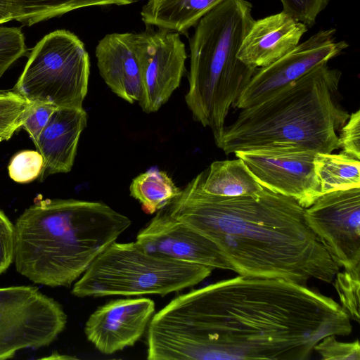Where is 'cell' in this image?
Listing matches in <instances>:
<instances>
[{"label": "cell", "mask_w": 360, "mask_h": 360, "mask_svg": "<svg viewBox=\"0 0 360 360\" xmlns=\"http://www.w3.org/2000/svg\"><path fill=\"white\" fill-rule=\"evenodd\" d=\"M200 177L202 189L217 196H255L264 188L239 158L214 161Z\"/></svg>", "instance_id": "19"}, {"label": "cell", "mask_w": 360, "mask_h": 360, "mask_svg": "<svg viewBox=\"0 0 360 360\" xmlns=\"http://www.w3.org/2000/svg\"><path fill=\"white\" fill-rule=\"evenodd\" d=\"M308 27L283 11L254 20L237 53L238 58L255 68L267 66L299 44Z\"/></svg>", "instance_id": "15"}, {"label": "cell", "mask_w": 360, "mask_h": 360, "mask_svg": "<svg viewBox=\"0 0 360 360\" xmlns=\"http://www.w3.org/2000/svg\"><path fill=\"white\" fill-rule=\"evenodd\" d=\"M131 224L101 202L39 199L14 225L15 269L34 283L70 287Z\"/></svg>", "instance_id": "3"}, {"label": "cell", "mask_w": 360, "mask_h": 360, "mask_svg": "<svg viewBox=\"0 0 360 360\" xmlns=\"http://www.w3.org/2000/svg\"><path fill=\"white\" fill-rule=\"evenodd\" d=\"M26 52L25 38L20 28L0 27V79Z\"/></svg>", "instance_id": "26"}, {"label": "cell", "mask_w": 360, "mask_h": 360, "mask_svg": "<svg viewBox=\"0 0 360 360\" xmlns=\"http://www.w3.org/2000/svg\"><path fill=\"white\" fill-rule=\"evenodd\" d=\"M176 219L213 242L239 276L306 285L333 282L340 267L309 227L295 199L267 188L255 196L205 192L198 174L166 207Z\"/></svg>", "instance_id": "2"}, {"label": "cell", "mask_w": 360, "mask_h": 360, "mask_svg": "<svg viewBox=\"0 0 360 360\" xmlns=\"http://www.w3.org/2000/svg\"><path fill=\"white\" fill-rule=\"evenodd\" d=\"M132 46L142 82L139 105L147 113L158 111L179 86L187 58L177 32L152 27L133 32Z\"/></svg>", "instance_id": "10"}, {"label": "cell", "mask_w": 360, "mask_h": 360, "mask_svg": "<svg viewBox=\"0 0 360 360\" xmlns=\"http://www.w3.org/2000/svg\"><path fill=\"white\" fill-rule=\"evenodd\" d=\"M314 164L322 195L360 188V160L343 152L316 153Z\"/></svg>", "instance_id": "20"}, {"label": "cell", "mask_w": 360, "mask_h": 360, "mask_svg": "<svg viewBox=\"0 0 360 360\" xmlns=\"http://www.w3.org/2000/svg\"><path fill=\"white\" fill-rule=\"evenodd\" d=\"M44 158L37 150H25L15 154L8 165V174L17 183L31 182L41 176Z\"/></svg>", "instance_id": "25"}, {"label": "cell", "mask_w": 360, "mask_h": 360, "mask_svg": "<svg viewBox=\"0 0 360 360\" xmlns=\"http://www.w3.org/2000/svg\"><path fill=\"white\" fill-rule=\"evenodd\" d=\"M335 34L333 28L319 30L282 58L257 68L233 108L244 109L259 104L319 65L339 56L349 44L337 41Z\"/></svg>", "instance_id": "12"}, {"label": "cell", "mask_w": 360, "mask_h": 360, "mask_svg": "<svg viewBox=\"0 0 360 360\" xmlns=\"http://www.w3.org/2000/svg\"><path fill=\"white\" fill-rule=\"evenodd\" d=\"M57 108L46 103H30L25 111L23 128L34 143Z\"/></svg>", "instance_id": "29"}, {"label": "cell", "mask_w": 360, "mask_h": 360, "mask_svg": "<svg viewBox=\"0 0 360 360\" xmlns=\"http://www.w3.org/2000/svg\"><path fill=\"white\" fill-rule=\"evenodd\" d=\"M15 246V226L0 210V274L14 261Z\"/></svg>", "instance_id": "31"}, {"label": "cell", "mask_w": 360, "mask_h": 360, "mask_svg": "<svg viewBox=\"0 0 360 360\" xmlns=\"http://www.w3.org/2000/svg\"><path fill=\"white\" fill-rule=\"evenodd\" d=\"M133 32L110 33L95 49L99 73L108 87L129 103L142 94L141 71L132 46Z\"/></svg>", "instance_id": "17"}, {"label": "cell", "mask_w": 360, "mask_h": 360, "mask_svg": "<svg viewBox=\"0 0 360 360\" xmlns=\"http://www.w3.org/2000/svg\"><path fill=\"white\" fill-rule=\"evenodd\" d=\"M140 0H13L17 20L32 26L86 7L127 6Z\"/></svg>", "instance_id": "21"}, {"label": "cell", "mask_w": 360, "mask_h": 360, "mask_svg": "<svg viewBox=\"0 0 360 360\" xmlns=\"http://www.w3.org/2000/svg\"><path fill=\"white\" fill-rule=\"evenodd\" d=\"M136 242L145 251L174 260L231 270L210 240L174 218L164 207L138 233Z\"/></svg>", "instance_id": "13"}, {"label": "cell", "mask_w": 360, "mask_h": 360, "mask_svg": "<svg viewBox=\"0 0 360 360\" xmlns=\"http://www.w3.org/2000/svg\"><path fill=\"white\" fill-rule=\"evenodd\" d=\"M154 312L155 302L149 298L114 300L89 316L84 333L100 352L112 354L133 346L142 337Z\"/></svg>", "instance_id": "14"}, {"label": "cell", "mask_w": 360, "mask_h": 360, "mask_svg": "<svg viewBox=\"0 0 360 360\" xmlns=\"http://www.w3.org/2000/svg\"><path fill=\"white\" fill-rule=\"evenodd\" d=\"M247 0H225L205 14L189 39V89L186 103L193 118L210 128L217 146L225 120L257 68L237 57L255 19Z\"/></svg>", "instance_id": "5"}, {"label": "cell", "mask_w": 360, "mask_h": 360, "mask_svg": "<svg viewBox=\"0 0 360 360\" xmlns=\"http://www.w3.org/2000/svg\"><path fill=\"white\" fill-rule=\"evenodd\" d=\"M212 267L149 253L135 242L111 243L74 284L79 297L166 295L207 278Z\"/></svg>", "instance_id": "6"}, {"label": "cell", "mask_w": 360, "mask_h": 360, "mask_svg": "<svg viewBox=\"0 0 360 360\" xmlns=\"http://www.w3.org/2000/svg\"><path fill=\"white\" fill-rule=\"evenodd\" d=\"M225 0H146L141 18L146 27L187 35L191 28Z\"/></svg>", "instance_id": "18"}, {"label": "cell", "mask_w": 360, "mask_h": 360, "mask_svg": "<svg viewBox=\"0 0 360 360\" xmlns=\"http://www.w3.org/2000/svg\"><path fill=\"white\" fill-rule=\"evenodd\" d=\"M89 75L83 41L69 30H56L32 49L13 90L30 103L82 108Z\"/></svg>", "instance_id": "7"}, {"label": "cell", "mask_w": 360, "mask_h": 360, "mask_svg": "<svg viewBox=\"0 0 360 360\" xmlns=\"http://www.w3.org/2000/svg\"><path fill=\"white\" fill-rule=\"evenodd\" d=\"M341 75L323 63L266 101L242 109L225 127L217 147L226 155L270 144L323 153L339 149L337 132L349 117L339 100Z\"/></svg>", "instance_id": "4"}, {"label": "cell", "mask_w": 360, "mask_h": 360, "mask_svg": "<svg viewBox=\"0 0 360 360\" xmlns=\"http://www.w3.org/2000/svg\"><path fill=\"white\" fill-rule=\"evenodd\" d=\"M335 335L322 338L314 347L323 360H360V345L358 340L345 342L338 340Z\"/></svg>", "instance_id": "27"}, {"label": "cell", "mask_w": 360, "mask_h": 360, "mask_svg": "<svg viewBox=\"0 0 360 360\" xmlns=\"http://www.w3.org/2000/svg\"><path fill=\"white\" fill-rule=\"evenodd\" d=\"M234 154L262 187L295 199L304 208L322 195L314 171V150L295 145L270 144Z\"/></svg>", "instance_id": "9"}, {"label": "cell", "mask_w": 360, "mask_h": 360, "mask_svg": "<svg viewBox=\"0 0 360 360\" xmlns=\"http://www.w3.org/2000/svg\"><path fill=\"white\" fill-rule=\"evenodd\" d=\"M1 90V89H0Z\"/></svg>", "instance_id": "33"}, {"label": "cell", "mask_w": 360, "mask_h": 360, "mask_svg": "<svg viewBox=\"0 0 360 360\" xmlns=\"http://www.w3.org/2000/svg\"><path fill=\"white\" fill-rule=\"evenodd\" d=\"M360 268L339 271L333 285L340 300V306L350 319L359 322L360 300Z\"/></svg>", "instance_id": "24"}, {"label": "cell", "mask_w": 360, "mask_h": 360, "mask_svg": "<svg viewBox=\"0 0 360 360\" xmlns=\"http://www.w3.org/2000/svg\"><path fill=\"white\" fill-rule=\"evenodd\" d=\"M67 319L62 306L37 288H0V360L24 349L49 346L63 331Z\"/></svg>", "instance_id": "8"}, {"label": "cell", "mask_w": 360, "mask_h": 360, "mask_svg": "<svg viewBox=\"0 0 360 360\" xmlns=\"http://www.w3.org/2000/svg\"><path fill=\"white\" fill-rule=\"evenodd\" d=\"M15 18L13 0H0V25L15 20Z\"/></svg>", "instance_id": "32"}, {"label": "cell", "mask_w": 360, "mask_h": 360, "mask_svg": "<svg viewBox=\"0 0 360 360\" xmlns=\"http://www.w3.org/2000/svg\"><path fill=\"white\" fill-rule=\"evenodd\" d=\"M340 304L304 285L236 277L181 294L154 314L148 360H305L328 335L351 333Z\"/></svg>", "instance_id": "1"}, {"label": "cell", "mask_w": 360, "mask_h": 360, "mask_svg": "<svg viewBox=\"0 0 360 360\" xmlns=\"http://www.w3.org/2000/svg\"><path fill=\"white\" fill-rule=\"evenodd\" d=\"M283 11L308 28L312 27L318 15L327 7L330 0H280Z\"/></svg>", "instance_id": "28"}, {"label": "cell", "mask_w": 360, "mask_h": 360, "mask_svg": "<svg viewBox=\"0 0 360 360\" xmlns=\"http://www.w3.org/2000/svg\"><path fill=\"white\" fill-rule=\"evenodd\" d=\"M29 103L13 90H0V142L21 128Z\"/></svg>", "instance_id": "23"}, {"label": "cell", "mask_w": 360, "mask_h": 360, "mask_svg": "<svg viewBox=\"0 0 360 360\" xmlns=\"http://www.w3.org/2000/svg\"><path fill=\"white\" fill-rule=\"evenodd\" d=\"M87 124L83 108H57L34 143L44 158L41 177L69 172L74 165L80 135Z\"/></svg>", "instance_id": "16"}, {"label": "cell", "mask_w": 360, "mask_h": 360, "mask_svg": "<svg viewBox=\"0 0 360 360\" xmlns=\"http://www.w3.org/2000/svg\"><path fill=\"white\" fill-rule=\"evenodd\" d=\"M339 145L344 153L360 160V110L349 115L340 131Z\"/></svg>", "instance_id": "30"}, {"label": "cell", "mask_w": 360, "mask_h": 360, "mask_svg": "<svg viewBox=\"0 0 360 360\" xmlns=\"http://www.w3.org/2000/svg\"><path fill=\"white\" fill-rule=\"evenodd\" d=\"M129 191L143 212L151 214L165 207L181 189L166 172L152 168L132 180Z\"/></svg>", "instance_id": "22"}, {"label": "cell", "mask_w": 360, "mask_h": 360, "mask_svg": "<svg viewBox=\"0 0 360 360\" xmlns=\"http://www.w3.org/2000/svg\"><path fill=\"white\" fill-rule=\"evenodd\" d=\"M304 217L340 269L360 268V188L322 195L305 208Z\"/></svg>", "instance_id": "11"}]
</instances>
